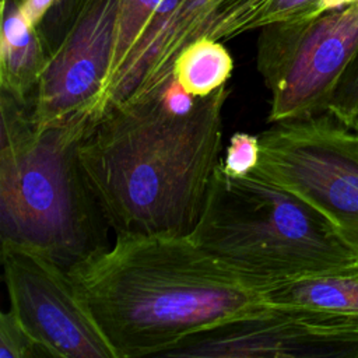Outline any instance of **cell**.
I'll use <instances>...</instances> for the list:
<instances>
[{
    "instance_id": "cell-1",
    "label": "cell",
    "mask_w": 358,
    "mask_h": 358,
    "mask_svg": "<svg viewBox=\"0 0 358 358\" xmlns=\"http://www.w3.org/2000/svg\"><path fill=\"white\" fill-rule=\"evenodd\" d=\"M227 87L161 91L108 109L80 147L87 182L116 234L190 235L220 162Z\"/></svg>"
},
{
    "instance_id": "cell-2",
    "label": "cell",
    "mask_w": 358,
    "mask_h": 358,
    "mask_svg": "<svg viewBox=\"0 0 358 358\" xmlns=\"http://www.w3.org/2000/svg\"><path fill=\"white\" fill-rule=\"evenodd\" d=\"M69 275L116 358L164 357L192 336L267 308L264 287L190 235L116 234Z\"/></svg>"
},
{
    "instance_id": "cell-3",
    "label": "cell",
    "mask_w": 358,
    "mask_h": 358,
    "mask_svg": "<svg viewBox=\"0 0 358 358\" xmlns=\"http://www.w3.org/2000/svg\"><path fill=\"white\" fill-rule=\"evenodd\" d=\"M1 243L38 250L64 268L102 245L105 220L80 161L94 122L38 130L31 109L0 92Z\"/></svg>"
},
{
    "instance_id": "cell-4",
    "label": "cell",
    "mask_w": 358,
    "mask_h": 358,
    "mask_svg": "<svg viewBox=\"0 0 358 358\" xmlns=\"http://www.w3.org/2000/svg\"><path fill=\"white\" fill-rule=\"evenodd\" d=\"M192 239L260 287L358 266V252L301 199L256 171L218 165Z\"/></svg>"
},
{
    "instance_id": "cell-5",
    "label": "cell",
    "mask_w": 358,
    "mask_h": 358,
    "mask_svg": "<svg viewBox=\"0 0 358 358\" xmlns=\"http://www.w3.org/2000/svg\"><path fill=\"white\" fill-rule=\"evenodd\" d=\"M256 172L317 211L358 252V130L330 112L271 123Z\"/></svg>"
},
{
    "instance_id": "cell-6",
    "label": "cell",
    "mask_w": 358,
    "mask_h": 358,
    "mask_svg": "<svg viewBox=\"0 0 358 358\" xmlns=\"http://www.w3.org/2000/svg\"><path fill=\"white\" fill-rule=\"evenodd\" d=\"M358 55V1L317 17L260 28L257 70L270 92L268 122L327 112Z\"/></svg>"
},
{
    "instance_id": "cell-7",
    "label": "cell",
    "mask_w": 358,
    "mask_h": 358,
    "mask_svg": "<svg viewBox=\"0 0 358 358\" xmlns=\"http://www.w3.org/2000/svg\"><path fill=\"white\" fill-rule=\"evenodd\" d=\"M1 260L10 309L50 357L116 358L67 268L14 243H1Z\"/></svg>"
},
{
    "instance_id": "cell-8",
    "label": "cell",
    "mask_w": 358,
    "mask_h": 358,
    "mask_svg": "<svg viewBox=\"0 0 358 358\" xmlns=\"http://www.w3.org/2000/svg\"><path fill=\"white\" fill-rule=\"evenodd\" d=\"M119 0H84L50 53L31 115L38 130L102 116Z\"/></svg>"
},
{
    "instance_id": "cell-9",
    "label": "cell",
    "mask_w": 358,
    "mask_h": 358,
    "mask_svg": "<svg viewBox=\"0 0 358 358\" xmlns=\"http://www.w3.org/2000/svg\"><path fill=\"white\" fill-rule=\"evenodd\" d=\"M164 357L358 358V320L309 309L267 306L192 336Z\"/></svg>"
},
{
    "instance_id": "cell-10",
    "label": "cell",
    "mask_w": 358,
    "mask_h": 358,
    "mask_svg": "<svg viewBox=\"0 0 358 358\" xmlns=\"http://www.w3.org/2000/svg\"><path fill=\"white\" fill-rule=\"evenodd\" d=\"M220 0H162L108 84L102 115L161 91L172 78L178 55L208 36Z\"/></svg>"
},
{
    "instance_id": "cell-11",
    "label": "cell",
    "mask_w": 358,
    "mask_h": 358,
    "mask_svg": "<svg viewBox=\"0 0 358 358\" xmlns=\"http://www.w3.org/2000/svg\"><path fill=\"white\" fill-rule=\"evenodd\" d=\"M1 14L0 92L31 109L49 50L38 27L24 17L20 1L3 0Z\"/></svg>"
},
{
    "instance_id": "cell-12",
    "label": "cell",
    "mask_w": 358,
    "mask_h": 358,
    "mask_svg": "<svg viewBox=\"0 0 358 358\" xmlns=\"http://www.w3.org/2000/svg\"><path fill=\"white\" fill-rule=\"evenodd\" d=\"M266 306L299 308L358 320V266L264 288Z\"/></svg>"
},
{
    "instance_id": "cell-13",
    "label": "cell",
    "mask_w": 358,
    "mask_h": 358,
    "mask_svg": "<svg viewBox=\"0 0 358 358\" xmlns=\"http://www.w3.org/2000/svg\"><path fill=\"white\" fill-rule=\"evenodd\" d=\"M234 71V59L221 41L201 36L178 55L172 76L187 94L208 96L225 87Z\"/></svg>"
},
{
    "instance_id": "cell-14",
    "label": "cell",
    "mask_w": 358,
    "mask_h": 358,
    "mask_svg": "<svg viewBox=\"0 0 358 358\" xmlns=\"http://www.w3.org/2000/svg\"><path fill=\"white\" fill-rule=\"evenodd\" d=\"M50 354L28 333L10 309L0 316V358H38Z\"/></svg>"
},
{
    "instance_id": "cell-15",
    "label": "cell",
    "mask_w": 358,
    "mask_h": 358,
    "mask_svg": "<svg viewBox=\"0 0 358 358\" xmlns=\"http://www.w3.org/2000/svg\"><path fill=\"white\" fill-rule=\"evenodd\" d=\"M260 159L259 136L236 131L231 136L218 168L231 176H245L256 169Z\"/></svg>"
},
{
    "instance_id": "cell-16",
    "label": "cell",
    "mask_w": 358,
    "mask_h": 358,
    "mask_svg": "<svg viewBox=\"0 0 358 358\" xmlns=\"http://www.w3.org/2000/svg\"><path fill=\"white\" fill-rule=\"evenodd\" d=\"M327 112L348 126L358 116V55L343 76Z\"/></svg>"
},
{
    "instance_id": "cell-17",
    "label": "cell",
    "mask_w": 358,
    "mask_h": 358,
    "mask_svg": "<svg viewBox=\"0 0 358 358\" xmlns=\"http://www.w3.org/2000/svg\"><path fill=\"white\" fill-rule=\"evenodd\" d=\"M317 0H273L259 21V27L281 22L309 18Z\"/></svg>"
},
{
    "instance_id": "cell-18",
    "label": "cell",
    "mask_w": 358,
    "mask_h": 358,
    "mask_svg": "<svg viewBox=\"0 0 358 358\" xmlns=\"http://www.w3.org/2000/svg\"><path fill=\"white\" fill-rule=\"evenodd\" d=\"M53 3L55 0H22L20 3V7L27 21L31 25L38 27L49 8L53 6Z\"/></svg>"
},
{
    "instance_id": "cell-19",
    "label": "cell",
    "mask_w": 358,
    "mask_h": 358,
    "mask_svg": "<svg viewBox=\"0 0 358 358\" xmlns=\"http://www.w3.org/2000/svg\"><path fill=\"white\" fill-rule=\"evenodd\" d=\"M358 0H317L313 10H312V14L309 18L312 17H317L320 14H324L327 11H333V10H338V8H343L345 6H350L352 3H355Z\"/></svg>"
},
{
    "instance_id": "cell-20",
    "label": "cell",
    "mask_w": 358,
    "mask_h": 358,
    "mask_svg": "<svg viewBox=\"0 0 358 358\" xmlns=\"http://www.w3.org/2000/svg\"><path fill=\"white\" fill-rule=\"evenodd\" d=\"M352 127H355L357 130H358V116H357V119H355V122H354V126Z\"/></svg>"
},
{
    "instance_id": "cell-21",
    "label": "cell",
    "mask_w": 358,
    "mask_h": 358,
    "mask_svg": "<svg viewBox=\"0 0 358 358\" xmlns=\"http://www.w3.org/2000/svg\"><path fill=\"white\" fill-rule=\"evenodd\" d=\"M17 1H20V3H21V1H22V0H17Z\"/></svg>"
}]
</instances>
